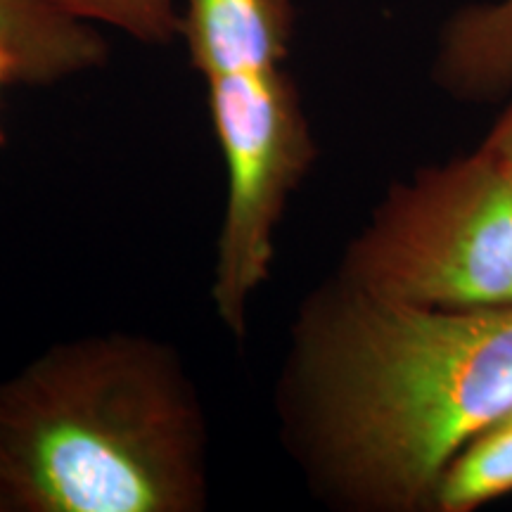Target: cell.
<instances>
[{"label": "cell", "instance_id": "obj_1", "mask_svg": "<svg viewBox=\"0 0 512 512\" xmlns=\"http://www.w3.org/2000/svg\"><path fill=\"white\" fill-rule=\"evenodd\" d=\"M510 413L512 306L430 309L332 273L294 311L275 418L332 510L432 512L448 460Z\"/></svg>", "mask_w": 512, "mask_h": 512}, {"label": "cell", "instance_id": "obj_3", "mask_svg": "<svg viewBox=\"0 0 512 512\" xmlns=\"http://www.w3.org/2000/svg\"><path fill=\"white\" fill-rule=\"evenodd\" d=\"M335 273L430 309L512 306V166L479 145L394 181Z\"/></svg>", "mask_w": 512, "mask_h": 512}, {"label": "cell", "instance_id": "obj_11", "mask_svg": "<svg viewBox=\"0 0 512 512\" xmlns=\"http://www.w3.org/2000/svg\"><path fill=\"white\" fill-rule=\"evenodd\" d=\"M8 86H22V79H19V64L15 60V55L0 43V95H3ZM0 145H5L3 121H0Z\"/></svg>", "mask_w": 512, "mask_h": 512}, {"label": "cell", "instance_id": "obj_2", "mask_svg": "<svg viewBox=\"0 0 512 512\" xmlns=\"http://www.w3.org/2000/svg\"><path fill=\"white\" fill-rule=\"evenodd\" d=\"M209 489L207 411L164 339H64L0 380L3 512H202Z\"/></svg>", "mask_w": 512, "mask_h": 512}, {"label": "cell", "instance_id": "obj_10", "mask_svg": "<svg viewBox=\"0 0 512 512\" xmlns=\"http://www.w3.org/2000/svg\"><path fill=\"white\" fill-rule=\"evenodd\" d=\"M484 150L494 152L496 157H501L505 164L512 166V91L508 95V105L498 114L496 124L491 126V131L486 133L482 143Z\"/></svg>", "mask_w": 512, "mask_h": 512}, {"label": "cell", "instance_id": "obj_12", "mask_svg": "<svg viewBox=\"0 0 512 512\" xmlns=\"http://www.w3.org/2000/svg\"><path fill=\"white\" fill-rule=\"evenodd\" d=\"M505 418H508V415H505ZM510 418H512V413H510Z\"/></svg>", "mask_w": 512, "mask_h": 512}, {"label": "cell", "instance_id": "obj_6", "mask_svg": "<svg viewBox=\"0 0 512 512\" xmlns=\"http://www.w3.org/2000/svg\"><path fill=\"white\" fill-rule=\"evenodd\" d=\"M432 79L460 102L484 105L512 91V0L465 5L439 31Z\"/></svg>", "mask_w": 512, "mask_h": 512}, {"label": "cell", "instance_id": "obj_9", "mask_svg": "<svg viewBox=\"0 0 512 512\" xmlns=\"http://www.w3.org/2000/svg\"><path fill=\"white\" fill-rule=\"evenodd\" d=\"M64 15L112 29L140 46H171L181 34V0H48Z\"/></svg>", "mask_w": 512, "mask_h": 512}, {"label": "cell", "instance_id": "obj_4", "mask_svg": "<svg viewBox=\"0 0 512 512\" xmlns=\"http://www.w3.org/2000/svg\"><path fill=\"white\" fill-rule=\"evenodd\" d=\"M204 86L226 176L211 304L228 335L242 342L254 297L271 278L280 223L318 145L285 64L221 72Z\"/></svg>", "mask_w": 512, "mask_h": 512}, {"label": "cell", "instance_id": "obj_5", "mask_svg": "<svg viewBox=\"0 0 512 512\" xmlns=\"http://www.w3.org/2000/svg\"><path fill=\"white\" fill-rule=\"evenodd\" d=\"M292 0H181V34L202 79L242 67L285 64Z\"/></svg>", "mask_w": 512, "mask_h": 512}, {"label": "cell", "instance_id": "obj_7", "mask_svg": "<svg viewBox=\"0 0 512 512\" xmlns=\"http://www.w3.org/2000/svg\"><path fill=\"white\" fill-rule=\"evenodd\" d=\"M0 43L15 55L22 86L48 88L105 67L100 29L64 15L48 0H0Z\"/></svg>", "mask_w": 512, "mask_h": 512}, {"label": "cell", "instance_id": "obj_8", "mask_svg": "<svg viewBox=\"0 0 512 512\" xmlns=\"http://www.w3.org/2000/svg\"><path fill=\"white\" fill-rule=\"evenodd\" d=\"M512 494V418L475 434L448 460L432 496V512H475Z\"/></svg>", "mask_w": 512, "mask_h": 512}, {"label": "cell", "instance_id": "obj_13", "mask_svg": "<svg viewBox=\"0 0 512 512\" xmlns=\"http://www.w3.org/2000/svg\"><path fill=\"white\" fill-rule=\"evenodd\" d=\"M0 512H3V510H0Z\"/></svg>", "mask_w": 512, "mask_h": 512}]
</instances>
